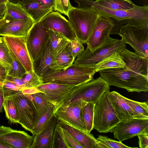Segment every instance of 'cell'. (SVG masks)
<instances>
[{"label":"cell","instance_id":"43","mask_svg":"<svg viewBox=\"0 0 148 148\" xmlns=\"http://www.w3.org/2000/svg\"><path fill=\"white\" fill-rule=\"evenodd\" d=\"M138 138V144L140 148L148 147V133L139 134L137 136Z\"/></svg>","mask_w":148,"mask_h":148},{"label":"cell","instance_id":"23","mask_svg":"<svg viewBox=\"0 0 148 148\" xmlns=\"http://www.w3.org/2000/svg\"><path fill=\"white\" fill-rule=\"evenodd\" d=\"M21 4L34 23L41 21L54 9L53 8L46 6L37 2L29 0H25Z\"/></svg>","mask_w":148,"mask_h":148},{"label":"cell","instance_id":"3","mask_svg":"<svg viewBox=\"0 0 148 148\" xmlns=\"http://www.w3.org/2000/svg\"><path fill=\"white\" fill-rule=\"evenodd\" d=\"M100 13L92 8L73 7L69 11V21L76 37L83 44L92 34Z\"/></svg>","mask_w":148,"mask_h":148},{"label":"cell","instance_id":"11","mask_svg":"<svg viewBox=\"0 0 148 148\" xmlns=\"http://www.w3.org/2000/svg\"><path fill=\"white\" fill-rule=\"evenodd\" d=\"M112 132L114 138L121 142L139 134L148 133V118H134L120 121Z\"/></svg>","mask_w":148,"mask_h":148},{"label":"cell","instance_id":"37","mask_svg":"<svg viewBox=\"0 0 148 148\" xmlns=\"http://www.w3.org/2000/svg\"><path fill=\"white\" fill-rule=\"evenodd\" d=\"M11 62L9 49L2 39L0 41V64L5 68L7 74Z\"/></svg>","mask_w":148,"mask_h":148},{"label":"cell","instance_id":"34","mask_svg":"<svg viewBox=\"0 0 148 148\" xmlns=\"http://www.w3.org/2000/svg\"><path fill=\"white\" fill-rule=\"evenodd\" d=\"M126 99L134 114V118H148L147 102L136 101L127 98Z\"/></svg>","mask_w":148,"mask_h":148},{"label":"cell","instance_id":"1","mask_svg":"<svg viewBox=\"0 0 148 148\" xmlns=\"http://www.w3.org/2000/svg\"><path fill=\"white\" fill-rule=\"evenodd\" d=\"M121 56L126 66L99 72L109 86L124 88L129 92L148 91V58L140 56L126 48Z\"/></svg>","mask_w":148,"mask_h":148},{"label":"cell","instance_id":"7","mask_svg":"<svg viewBox=\"0 0 148 148\" xmlns=\"http://www.w3.org/2000/svg\"><path fill=\"white\" fill-rule=\"evenodd\" d=\"M109 91L104 92L95 105L93 128L100 133L112 132L121 121L110 102Z\"/></svg>","mask_w":148,"mask_h":148},{"label":"cell","instance_id":"41","mask_svg":"<svg viewBox=\"0 0 148 148\" xmlns=\"http://www.w3.org/2000/svg\"><path fill=\"white\" fill-rule=\"evenodd\" d=\"M54 1L53 10L67 16L69 11L73 7L69 0H54Z\"/></svg>","mask_w":148,"mask_h":148},{"label":"cell","instance_id":"22","mask_svg":"<svg viewBox=\"0 0 148 148\" xmlns=\"http://www.w3.org/2000/svg\"><path fill=\"white\" fill-rule=\"evenodd\" d=\"M58 121L54 115L46 127L39 134L34 136V140L30 148H51L53 133Z\"/></svg>","mask_w":148,"mask_h":148},{"label":"cell","instance_id":"39","mask_svg":"<svg viewBox=\"0 0 148 148\" xmlns=\"http://www.w3.org/2000/svg\"><path fill=\"white\" fill-rule=\"evenodd\" d=\"M2 88L5 98L23 90L12 81L6 79L2 83Z\"/></svg>","mask_w":148,"mask_h":148},{"label":"cell","instance_id":"24","mask_svg":"<svg viewBox=\"0 0 148 148\" xmlns=\"http://www.w3.org/2000/svg\"><path fill=\"white\" fill-rule=\"evenodd\" d=\"M53 57L49 40L39 59L33 64L34 71L38 76L42 77L51 71L50 67Z\"/></svg>","mask_w":148,"mask_h":148},{"label":"cell","instance_id":"25","mask_svg":"<svg viewBox=\"0 0 148 148\" xmlns=\"http://www.w3.org/2000/svg\"><path fill=\"white\" fill-rule=\"evenodd\" d=\"M75 60L67 46L61 52L53 57L50 70L58 71L65 69L73 64Z\"/></svg>","mask_w":148,"mask_h":148},{"label":"cell","instance_id":"14","mask_svg":"<svg viewBox=\"0 0 148 148\" xmlns=\"http://www.w3.org/2000/svg\"><path fill=\"white\" fill-rule=\"evenodd\" d=\"M2 39L27 72L34 71L33 62L27 47L26 37L4 36Z\"/></svg>","mask_w":148,"mask_h":148},{"label":"cell","instance_id":"13","mask_svg":"<svg viewBox=\"0 0 148 148\" xmlns=\"http://www.w3.org/2000/svg\"><path fill=\"white\" fill-rule=\"evenodd\" d=\"M114 27L111 18L100 13L95 27L86 43L87 47L91 51L95 50L103 43Z\"/></svg>","mask_w":148,"mask_h":148},{"label":"cell","instance_id":"20","mask_svg":"<svg viewBox=\"0 0 148 148\" xmlns=\"http://www.w3.org/2000/svg\"><path fill=\"white\" fill-rule=\"evenodd\" d=\"M108 94L110 102L121 121L134 118V114L126 100V97L115 91H109Z\"/></svg>","mask_w":148,"mask_h":148},{"label":"cell","instance_id":"47","mask_svg":"<svg viewBox=\"0 0 148 148\" xmlns=\"http://www.w3.org/2000/svg\"><path fill=\"white\" fill-rule=\"evenodd\" d=\"M2 83H0V113L3 110V104L5 99L2 88Z\"/></svg>","mask_w":148,"mask_h":148},{"label":"cell","instance_id":"44","mask_svg":"<svg viewBox=\"0 0 148 148\" xmlns=\"http://www.w3.org/2000/svg\"><path fill=\"white\" fill-rule=\"evenodd\" d=\"M6 79L12 81L16 86L23 89H25L23 78L14 77L7 75Z\"/></svg>","mask_w":148,"mask_h":148},{"label":"cell","instance_id":"6","mask_svg":"<svg viewBox=\"0 0 148 148\" xmlns=\"http://www.w3.org/2000/svg\"><path fill=\"white\" fill-rule=\"evenodd\" d=\"M91 7L100 13L104 14L116 21L125 25L138 28L148 27V6L136 5L135 7L127 10H113L102 7L91 0Z\"/></svg>","mask_w":148,"mask_h":148},{"label":"cell","instance_id":"17","mask_svg":"<svg viewBox=\"0 0 148 148\" xmlns=\"http://www.w3.org/2000/svg\"><path fill=\"white\" fill-rule=\"evenodd\" d=\"M34 23L32 19L19 20L5 16L0 27V36L26 37Z\"/></svg>","mask_w":148,"mask_h":148},{"label":"cell","instance_id":"16","mask_svg":"<svg viewBox=\"0 0 148 148\" xmlns=\"http://www.w3.org/2000/svg\"><path fill=\"white\" fill-rule=\"evenodd\" d=\"M34 140L33 135L31 136L24 131L0 126V141L9 144L13 148H30Z\"/></svg>","mask_w":148,"mask_h":148},{"label":"cell","instance_id":"28","mask_svg":"<svg viewBox=\"0 0 148 148\" xmlns=\"http://www.w3.org/2000/svg\"><path fill=\"white\" fill-rule=\"evenodd\" d=\"M5 3V16L19 20L32 19L21 4L12 3L8 1Z\"/></svg>","mask_w":148,"mask_h":148},{"label":"cell","instance_id":"46","mask_svg":"<svg viewBox=\"0 0 148 148\" xmlns=\"http://www.w3.org/2000/svg\"><path fill=\"white\" fill-rule=\"evenodd\" d=\"M7 75L5 68L0 64V83H2L5 81Z\"/></svg>","mask_w":148,"mask_h":148},{"label":"cell","instance_id":"51","mask_svg":"<svg viewBox=\"0 0 148 148\" xmlns=\"http://www.w3.org/2000/svg\"><path fill=\"white\" fill-rule=\"evenodd\" d=\"M8 1V0H0V4L3 3H5Z\"/></svg>","mask_w":148,"mask_h":148},{"label":"cell","instance_id":"4","mask_svg":"<svg viewBox=\"0 0 148 148\" xmlns=\"http://www.w3.org/2000/svg\"><path fill=\"white\" fill-rule=\"evenodd\" d=\"M95 73L94 68L73 64L65 69L50 71L41 78L43 83L52 82L77 86L93 79Z\"/></svg>","mask_w":148,"mask_h":148},{"label":"cell","instance_id":"9","mask_svg":"<svg viewBox=\"0 0 148 148\" xmlns=\"http://www.w3.org/2000/svg\"><path fill=\"white\" fill-rule=\"evenodd\" d=\"M49 38V30L41 21L34 23L26 37L27 47L33 64L39 59Z\"/></svg>","mask_w":148,"mask_h":148},{"label":"cell","instance_id":"31","mask_svg":"<svg viewBox=\"0 0 148 148\" xmlns=\"http://www.w3.org/2000/svg\"><path fill=\"white\" fill-rule=\"evenodd\" d=\"M9 49L11 62L7 75L14 77L23 78L27 72L12 52Z\"/></svg>","mask_w":148,"mask_h":148},{"label":"cell","instance_id":"15","mask_svg":"<svg viewBox=\"0 0 148 148\" xmlns=\"http://www.w3.org/2000/svg\"><path fill=\"white\" fill-rule=\"evenodd\" d=\"M41 21L47 29L59 33L70 40L76 37L69 21L58 11L51 12Z\"/></svg>","mask_w":148,"mask_h":148},{"label":"cell","instance_id":"26","mask_svg":"<svg viewBox=\"0 0 148 148\" xmlns=\"http://www.w3.org/2000/svg\"><path fill=\"white\" fill-rule=\"evenodd\" d=\"M126 64L121 55L114 52L103 59L97 64L95 68L96 72L108 69L123 68Z\"/></svg>","mask_w":148,"mask_h":148},{"label":"cell","instance_id":"5","mask_svg":"<svg viewBox=\"0 0 148 148\" xmlns=\"http://www.w3.org/2000/svg\"><path fill=\"white\" fill-rule=\"evenodd\" d=\"M126 47L122 38L114 39L109 35L103 43L94 51H91L87 47L77 57L73 64L95 68L99 62L114 53L117 52L121 55Z\"/></svg>","mask_w":148,"mask_h":148},{"label":"cell","instance_id":"49","mask_svg":"<svg viewBox=\"0 0 148 148\" xmlns=\"http://www.w3.org/2000/svg\"><path fill=\"white\" fill-rule=\"evenodd\" d=\"M12 148V147L9 144L0 141V148Z\"/></svg>","mask_w":148,"mask_h":148},{"label":"cell","instance_id":"35","mask_svg":"<svg viewBox=\"0 0 148 148\" xmlns=\"http://www.w3.org/2000/svg\"><path fill=\"white\" fill-rule=\"evenodd\" d=\"M23 78L25 89L36 88L44 83L41 77L34 71L27 72Z\"/></svg>","mask_w":148,"mask_h":148},{"label":"cell","instance_id":"32","mask_svg":"<svg viewBox=\"0 0 148 148\" xmlns=\"http://www.w3.org/2000/svg\"><path fill=\"white\" fill-rule=\"evenodd\" d=\"M54 106L51 103L45 113L40 118L33 130V135H38L47 127L50 120L54 116Z\"/></svg>","mask_w":148,"mask_h":148},{"label":"cell","instance_id":"42","mask_svg":"<svg viewBox=\"0 0 148 148\" xmlns=\"http://www.w3.org/2000/svg\"><path fill=\"white\" fill-rule=\"evenodd\" d=\"M60 127L62 134L68 148H83L68 132Z\"/></svg>","mask_w":148,"mask_h":148},{"label":"cell","instance_id":"29","mask_svg":"<svg viewBox=\"0 0 148 148\" xmlns=\"http://www.w3.org/2000/svg\"><path fill=\"white\" fill-rule=\"evenodd\" d=\"M94 2L105 8L113 10H127L136 5L130 0H96Z\"/></svg>","mask_w":148,"mask_h":148},{"label":"cell","instance_id":"52","mask_svg":"<svg viewBox=\"0 0 148 148\" xmlns=\"http://www.w3.org/2000/svg\"><path fill=\"white\" fill-rule=\"evenodd\" d=\"M4 18L3 19L0 20V27L2 25V24H3V21H4Z\"/></svg>","mask_w":148,"mask_h":148},{"label":"cell","instance_id":"27","mask_svg":"<svg viewBox=\"0 0 148 148\" xmlns=\"http://www.w3.org/2000/svg\"><path fill=\"white\" fill-rule=\"evenodd\" d=\"M49 31L50 49L54 57L66 48L70 40L59 33L51 30H49Z\"/></svg>","mask_w":148,"mask_h":148},{"label":"cell","instance_id":"50","mask_svg":"<svg viewBox=\"0 0 148 148\" xmlns=\"http://www.w3.org/2000/svg\"><path fill=\"white\" fill-rule=\"evenodd\" d=\"M25 0H8L10 2L15 3L21 4Z\"/></svg>","mask_w":148,"mask_h":148},{"label":"cell","instance_id":"33","mask_svg":"<svg viewBox=\"0 0 148 148\" xmlns=\"http://www.w3.org/2000/svg\"><path fill=\"white\" fill-rule=\"evenodd\" d=\"M95 104L88 103L83 108L82 117L85 124L86 130L89 133L93 129L94 108Z\"/></svg>","mask_w":148,"mask_h":148},{"label":"cell","instance_id":"38","mask_svg":"<svg viewBox=\"0 0 148 148\" xmlns=\"http://www.w3.org/2000/svg\"><path fill=\"white\" fill-rule=\"evenodd\" d=\"M51 148H68L62 134L60 127L58 123L53 133Z\"/></svg>","mask_w":148,"mask_h":148},{"label":"cell","instance_id":"10","mask_svg":"<svg viewBox=\"0 0 148 148\" xmlns=\"http://www.w3.org/2000/svg\"><path fill=\"white\" fill-rule=\"evenodd\" d=\"M11 96L18 111V123L33 134V129L37 124V114L35 108L28 97L22 91Z\"/></svg>","mask_w":148,"mask_h":148},{"label":"cell","instance_id":"53","mask_svg":"<svg viewBox=\"0 0 148 148\" xmlns=\"http://www.w3.org/2000/svg\"><path fill=\"white\" fill-rule=\"evenodd\" d=\"M2 40V37L0 36V41Z\"/></svg>","mask_w":148,"mask_h":148},{"label":"cell","instance_id":"12","mask_svg":"<svg viewBox=\"0 0 148 148\" xmlns=\"http://www.w3.org/2000/svg\"><path fill=\"white\" fill-rule=\"evenodd\" d=\"M88 103L80 102L54 108V116L61 121L81 130L87 131L82 117V110Z\"/></svg>","mask_w":148,"mask_h":148},{"label":"cell","instance_id":"45","mask_svg":"<svg viewBox=\"0 0 148 148\" xmlns=\"http://www.w3.org/2000/svg\"><path fill=\"white\" fill-rule=\"evenodd\" d=\"M24 0V1H25ZM34 1L40 3L46 6L54 8L55 6L54 0H29Z\"/></svg>","mask_w":148,"mask_h":148},{"label":"cell","instance_id":"30","mask_svg":"<svg viewBox=\"0 0 148 148\" xmlns=\"http://www.w3.org/2000/svg\"><path fill=\"white\" fill-rule=\"evenodd\" d=\"M3 106L6 117L10 122L18 123L19 119L18 111L12 96L5 98Z\"/></svg>","mask_w":148,"mask_h":148},{"label":"cell","instance_id":"40","mask_svg":"<svg viewBox=\"0 0 148 148\" xmlns=\"http://www.w3.org/2000/svg\"><path fill=\"white\" fill-rule=\"evenodd\" d=\"M68 47L75 59L84 50L82 44L76 37L70 40Z\"/></svg>","mask_w":148,"mask_h":148},{"label":"cell","instance_id":"19","mask_svg":"<svg viewBox=\"0 0 148 148\" xmlns=\"http://www.w3.org/2000/svg\"><path fill=\"white\" fill-rule=\"evenodd\" d=\"M58 123L68 132L83 148H97L98 141L90 133L76 127L61 121Z\"/></svg>","mask_w":148,"mask_h":148},{"label":"cell","instance_id":"8","mask_svg":"<svg viewBox=\"0 0 148 148\" xmlns=\"http://www.w3.org/2000/svg\"><path fill=\"white\" fill-rule=\"evenodd\" d=\"M140 56L148 58V27L138 28L128 24L121 26L116 33Z\"/></svg>","mask_w":148,"mask_h":148},{"label":"cell","instance_id":"48","mask_svg":"<svg viewBox=\"0 0 148 148\" xmlns=\"http://www.w3.org/2000/svg\"><path fill=\"white\" fill-rule=\"evenodd\" d=\"M5 3L0 4V20L3 19L5 16Z\"/></svg>","mask_w":148,"mask_h":148},{"label":"cell","instance_id":"21","mask_svg":"<svg viewBox=\"0 0 148 148\" xmlns=\"http://www.w3.org/2000/svg\"><path fill=\"white\" fill-rule=\"evenodd\" d=\"M22 93L28 97L36 111L37 123L40 118L47 111L51 103L48 101L45 94L36 88H27Z\"/></svg>","mask_w":148,"mask_h":148},{"label":"cell","instance_id":"36","mask_svg":"<svg viewBox=\"0 0 148 148\" xmlns=\"http://www.w3.org/2000/svg\"><path fill=\"white\" fill-rule=\"evenodd\" d=\"M97 140V148H130L119 141H117L107 136H99Z\"/></svg>","mask_w":148,"mask_h":148},{"label":"cell","instance_id":"18","mask_svg":"<svg viewBox=\"0 0 148 148\" xmlns=\"http://www.w3.org/2000/svg\"><path fill=\"white\" fill-rule=\"evenodd\" d=\"M76 86L49 82L44 83L36 88L43 92L48 101L55 106L64 100Z\"/></svg>","mask_w":148,"mask_h":148},{"label":"cell","instance_id":"2","mask_svg":"<svg viewBox=\"0 0 148 148\" xmlns=\"http://www.w3.org/2000/svg\"><path fill=\"white\" fill-rule=\"evenodd\" d=\"M108 82L101 76L76 86L62 101L55 106L59 107L82 101L95 104L102 95L110 90Z\"/></svg>","mask_w":148,"mask_h":148}]
</instances>
